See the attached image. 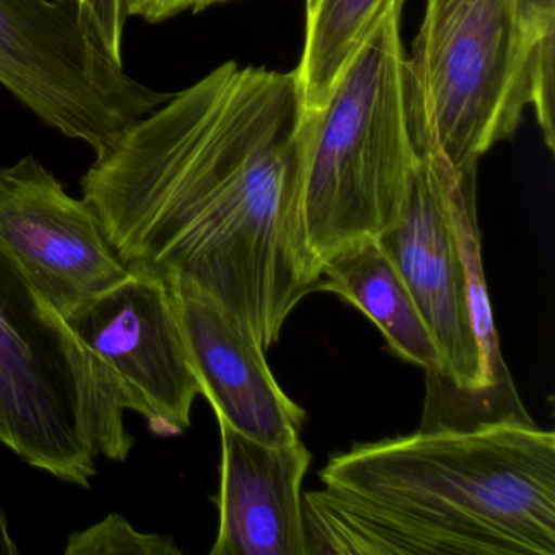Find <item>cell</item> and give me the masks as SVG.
Instances as JSON below:
<instances>
[{
	"mask_svg": "<svg viewBox=\"0 0 555 555\" xmlns=\"http://www.w3.org/2000/svg\"><path fill=\"white\" fill-rule=\"evenodd\" d=\"M307 132L295 73L230 61L99 155L82 199L131 271L199 288L268 352L323 275L305 229Z\"/></svg>",
	"mask_w": 555,
	"mask_h": 555,
	"instance_id": "obj_1",
	"label": "cell"
},
{
	"mask_svg": "<svg viewBox=\"0 0 555 555\" xmlns=\"http://www.w3.org/2000/svg\"><path fill=\"white\" fill-rule=\"evenodd\" d=\"M217 421L219 531L210 555H308L301 483L311 453L304 441L262 443Z\"/></svg>",
	"mask_w": 555,
	"mask_h": 555,
	"instance_id": "obj_11",
	"label": "cell"
},
{
	"mask_svg": "<svg viewBox=\"0 0 555 555\" xmlns=\"http://www.w3.org/2000/svg\"><path fill=\"white\" fill-rule=\"evenodd\" d=\"M0 86L96 157L171 95L126 73L79 0H0Z\"/></svg>",
	"mask_w": 555,
	"mask_h": 555,
	"instance_id": "obj_7",
	"label": "cell"
},
{
	"mask_svg": "<svg viewBox=\"0 0 555 555\" xmlns=\"http://www.w3.org/2000/svg\"><path fill=\"white\" fill-rule=\"evenodd\" d=\"M18 547L9 526L8 515L0 503V555H17Z\"/></svg>",
	"mask_w": 555,
	"mask_h": 555,
	"instance_id": "obj_18",
	"label": "cell"
},
{
	"mask_svg": "<svg viewBox=\"0 0 555 555\" xmlns=\"http://www.w3.org/2000/svg\"><path fill=\"white\" fill-rule=\"evenodd\" d=\"M106 50L122 63L126 12L122 0H79Z\"/></svg>",
	"mask_w": 555,
	"mask_h": 555,
	"instance_id": "obj_16",
	"label": "cell"
},
{
	"mask_svg": "<svg viewBox=\"0 0 555 555\" xmlns=\"http://www.w3.org/2000/svg\"><path fill=\"white\" fill-rule=\"evenodd\" d=\"M0 246L63 317L131 274L92 207L31 155L0 168Z\"/></svg>",
	"mask_w": 555,
	"mask_h": 555,
	"instance_id": "obj_9",
	"label": "cell"
},
{
	"mask_svg": "<svg viewBox=\"0 0 555 555\" xmlns=\"http://www.w3.org/2000/svg\"><path fill=\"white\" fill-rule=\"evenodd\" d=\"M232 0H122L126 17L141 18L149 24L170 21L183 12H201Z\"/></svg>",
	"mask_w": 555,
	"mask_h": 555,
	"instance_id": "obj_17",
	"label": "cell"
},
{
	"mask_svg": "<svg viewBox=\"0 0 555 555\" xmlns=\"http://www.w3.org/2000/svg\"><path fill=\"white\" fill-rule=\"evenodd\" d=\"M66 555H181L171 535L142 532L118 513L73 532L67 539Z\"/></svg>",
	"mask_w": 555,
	"mask_h": 555,
	"instance_id": "obj_15",
	"label": "cell"
},
{
	"mask_svg": "<svg viewBox=\"0 0 555 555\" xmlns=\"http://www.w3.org/2000/svg\"><path fill=\"white\" fill-rule=\"evenodd\" d=\"M405 95L412 139L434 142L456 170L477 168L534 99L519 0H427Z\"/></svg>",
	"mask_w": 555,
	"mask_h": 555,
	"instance_id": "obj_6",
	"label": "cell"
},
{
	"mask_svg": "<svg viewBox=\"0 0 555 555\" xmlns=\"http://www.w3.org/2000/svg\"><path fill=\"white\" fill-rule=\"evenodd\" d=\"M404 0H395L331 90L308 109L304 216L321 262L376 240L401 214L415 145L401 40Z\"/></svg>",
	"mask_w": 555,
	"mask_h": 555,
	"instance_id": "obj_5",
	"label": "cell"
},
{
	"mask_svg": "<svg viewBox=\"0 0 555 555\" xmlns=\"http://www.w3.org/2000/svg\"><path fill=\"white\" fill-rule=\"evenodd\" d=\"M128 396L0 246V443L89 489L96 457L126 461Z\"/></svg>",
	"mask_w": 555,
	"mask_h": 555,
	"instance_id": "obj_4",
	"label": "cell"
},
{
	"mask_svg": "<svg viewBox=\"0 0 555 555\" xmlns=\"http://www.w3.org/2000/svg\"><path fill=\"white\" fill-rule=\"evenodd\" d=\"M395 0H307L305 43L294 70L305 108L330 99L343 70Z\"/></svg>",
	"mask_w": 555,
	"mask_h": 555,
	"instance_id": "obj_13",
	"label": "cell"
},
{
	"mask_svg": "<svg viewBox=\"0 0 555 555\" xmlns=\"http://www.w3.org/2000/svg\"><path fill=\"white\" fill-rule=\"evenodd\" d=\"M522 21L531 44L534 99L532 109L545 145L555 151L554 128V60L555 0H519Z\"/></svg>",
	"mask_w": 555,
	"mask_h": 555,
	"instance_id": "obj_14",
	"label": "cell"
},
{
	"mask_svg": "<svg viewBox=\"0 0 555 555\" xmlns=\"http://www.w3.org/2000/svg\"><path fill=\"white\" fill-rule=\"evenodd\" d=\"M64 320L112 370L128 396L129 411L147 418L154 434L170 437L190 428L201 385L168 281L131 271Z\"/></svg>",
	"mask_w": 555,
	"mask_h": 555,
	"instance_id": "obj_8",
	"label": "cell"
},
{
	"mask_svg": "<svg viewBox=\"0 0 555 555\" xmlns=\"http://www.w3.org/2000/svg\"><path fill=\"white\" fill-rule=\"evenodd\" d=\"M318 292H331L365 313L402 359L425 372H440L434 337L404 279L376 240L357 243L327 259Z\"/></svg>",
	"mask_w": 555,
	"mask_h": 555,
	"instance_id": "obj_12",
	"label": "cell"
},
{
	"mask_svg": "<svg viewBox=\"0 0 555 555\" xmlns=\"http://www.w3.org/2000/svg\"><path fill=\"white\" fill-rule=\"evenodd\" d=\"M201 395L217 418L269 444L300 440L305 409L275 382L251 327L184 282H168Z\"/></svg>",
	"mask_w": 555,
	"mask_h": 555,
	"instance_id": "obj_10",
	"label": "cell"
},
{
	"mask_svg": "<svg viewBox=\"0 0 555 555\" xmlns=\"http://www.w3.org/2000/svg\"><path fill=\"white\" fill-rule=\"evenodd\" d=\"M320 479L308 555L555 554V435L532 421L356 444Z\"/></svg>",
	"mask_w": 555,
	"mask_h": 555,
	"instance_id": "obj_2",
	"label": "cell"
},
{
	"mask_svg": "<svg viewBox=\"0 0 555 555\" xmlns=\"http://www.w3.org/2000/svg\"><path fill=\"white\" fill-rule=\"evenodd\" d=\"M415 164L404 206L376 238L404 279L440 353L422 427L470 428L531 421L500 353L483 278L476 177L456 170L428 139H412Z\"/></svg>",
	"mask_w": 555,
	"mask_h": 555,
	"instance_id": "obj_3",
	"label": "cell"
}]
</instances>
